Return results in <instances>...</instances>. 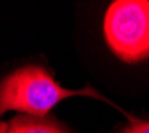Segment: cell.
<instances>
[{"label": "cell", "instance_id": "3", "mask_svg": "<svg viewBox=\"0 0 149 133\" xmlns=\"http://www.w3.org/2000/svg\"><path fill=\"white\" fill-rule=\"evenodd\" d=\"M8 133H68L51 120L29 116L15 117L8 125Z\"/></svg>", "mask_w": 149, "mask_h": 133}, {"label": "cell", "instance_id": "1", "mask_svg": "<svg viewBox=\"0 0 149 133\" xmlns=\"http://www.w3.org/2000/svg\"><path fill=\"white\" fill-rule=\"evenodd\" d=\"M72 96H89L108 101L92 88L79 91L63 88L47 69L29 65L12 72L0 83V116L8 111H17L43 117L56 104Z\"/></svg>", "mask_w": 149, "mask_h": 133}, {"label": "cell", "instance_id": "4", "mask_svg": "<svg viewBox=\"0 0 149 133\" xmlns=\"http://www.w3.org/2000/svg\"><path fill=\"white\" fill-rule=\"evenodd\" d=\"M123 133H149V121H133Z\"/></svg>", "mask_w": 149, "mask_h": 133}, {"label": "cell", "instance_id": "2", "mask_svg": "<svg viewBox=\"0 0 149 133\" xmlns=\"http://www.w3.org/2000/svg\"><path fill=\"white\" fill-rule=\"evenodd\" d=\"M104 36L109 49L125 63L149 57V1L116 0L104 16Z\"/></svg>", "mask_w": 149, "mask_h": 133}, {"label": "cell", "instance_id": "5", "mask_svg": "<svg viewBox=\"0 0 149 133\" xmlns=\"http://www.w3.org/2000/svg\"><path fill=\"white\" fill-rule=\"evenodd\" d=\"M0 133H8V124L0 121Z\"/></svg>", "mask_w": 149, "mask_h": 133}]
</instances>
